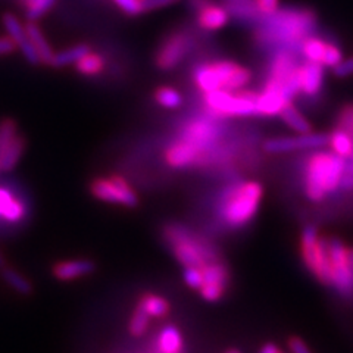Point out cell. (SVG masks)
I'll use <instances>...</instances> for the list:
<instances>
[{
  "instance_id": "obj_22",
  "label": "cell",
  "mask_w": 353,
  "mask_h": 353,
  "mask_svg": "<svg viewBox=\"0 0 353 353\" xmlns=\"http://www.w3.org/2000/svg\"><path fill=\"white\" fill-rule=\"evenodd\" d=\"M183 336L175 325H167L161 330L157 339L158 353H183Z\"/></svg>"
},
{
  "instance_id": "obj_13",
  "label": "cell",
  "mask_w": 353,
  "mask_h": 353,
  "mask_svg": "<svg viewBox=\"0 0 353 353\" xmlns=\"http://www.w3.org/2000/svg\"><path fill=\"white\" fill-rule=\"evenodd\" d=\"M330 136L325 132H305L293 137H274L263 141L262 149L267 153H290L299 150L323 149L328 145Z\"/></svg>"
},
{
  "instance_id": "obj_31",
  "label": "cell",
  "mask_w": 353,
  "mask_h": 353,
  "mask_svg": "<svg viewBox=\"0 0 353 353\" xmlns=\"http://www.w3.org/2000/svg\"><path fill=\"white\" fill-rule=\"evenodd\" d=\"M154 101L158 105L167 108V109H176L183 103V96L179 90L172 87H159L154 92Z\"/></svg>"
},
{
  "instance_id": "obj_42",
  "label": "cell",
  "mask_w": 353,
  "mask_h": 353,
  "mask_svg": "<svg viewBox=\"0 0 353 353\" xmlns=\"http://www.w3.org/2000/svg\"><path fill=\"white\" fill-rule=\"evenodd\" d=\"M17 48L18 44L10 37H0V57H5V54L15 52Z\"/></svg>"
},
{
  "instance_id": "obj_44",
  "label": "cell",
  "mask_w": 353,
  "mask_h": 353,
  "mask_svg": "<svg viewBox=\"0 0 353 353\" xmlns=\"http://www.w3.org/2000/svg\"><path fill=\"white\" fill-rule=\"evenodd\" d=\"M187 2H189V6L194 10H199L201 8H203L205 5H208V3H211V2H214V0H187Z\"/></svg>"
},
{
  "instance_id": "obj_20",
  "label": "cell",
  "mask_w": 353,
  "mask_h": 353,
  "mask_svg": "<svg viewBox=\"0 0 353 353\" xmlns=\"http://www.w3.org/2000/svg\"><path fill=\"white\" fill-rule=\"evenodd\" d=\"M230 19V14L223 5L211 2L196 10L197 26L205 31H216L223 28Z\"/></svg>"
},
{
  "instance_id": "obj_25",
  "label": "cell",
  "mask_w": 353,
  "mask_h": 353,
  "mask_svg": "<svg viewBox=\"0 0 353 353\" xmlns=\"http://www.w3.org/2000/svg\"><path fill=\"white\" fill-rule=\"evenodd\" d=\"M139 306L145 309V312L152 318H163L170 312V303L165 297L154 294V293H146L140 297Z\"/></svg>"
},
{
  "instance_id": "obj_15",
  "label": "cell",
  "mask_w": 353,
  "mask_h": 353,
  "mask_svg": "<svg viewBox=\"0 0 353 353\" xmlns=\"http://www.w3.org/2000/svg\"><path fill=\"white\" fill-rule=\"evenodd\" d=\"M203 284L199 293L206 302H218L225 294L230 283V274L227 265L223 261H216L202 268Z\"/></svg>"
},
{
  "instance_id": "obj_2",
  "label": "cell",
  "mask_w": 353,
  "mask_h": 353,
  "mask_svg": "<svg viewBox=\"0 0 353 353\" xmlns=\"http://www.w3.org/2000/svg\"><path fill=\"white\" fill-rule=\"evenodd\" d=\"M299 61L293 50L272 52L267 80L256 97V112L261 117L280 115L283 108L299 94L297 70Z\"/></svg>"
},
{
  "instance_id": "obj_37",
  "label": "cell",
  "mask_w": 353,
  "mask_h": 353,
  "mask_svg": "<svg viewBox=\"0 0 353 353\" xmlns=\"http://www.w3.org/2000/svg\"><path fill=\"white\" fill-rule=\"evenodd\" d=\"M115 5L130 17H137L143 14L141 0H114Z\"/></svg>"
},
{
  "instance_id": "obj_18",
  "label": "cell",
  "mask_w": 353,
  "mask_h": 353,
  "mask_svg": "<svg viewBox=\"0 0 353 353\" xmlns=\"http://www.w3.org/2000/svg\"><path fill=\"white\" fill-rule=\"evenodd\" d=\"M325 66L316 62L305 61L297 70V81H299V90L307 97L318 96L324 85Z\"/></svg>"
},
{
  "instance_id": "obj_45",
  "label": "cell",
  "mask_w": 353,
  "mask_h": 353,
  "mask_svg": "<svg viewBox=\"0 0 353 353\" xmlns=\"http://www.w3.org/2000/svg\"><path fill=\"white\" fill-rule=\"evenodd\" d=\"M280 352V349L275 346L274 343H267V345H263L262 346V349L259 350V353H279Z\"/></svg>"
},
{
  "instance_id": "obj_8",
  "label": "cell",
  "mask_w": 353,
  "mask_h": 353,
  "mask_svg": "<svg viewBox=\"0 0 353 353\" xmlns=\"http://www.w3.org/2000/svg\"><path fill=\"white\" fill-rule=\"evenodd\" d=\"M301 255L305 267L324 285H331L327 239L321 237L315 225H306L301 236Z\"/></svg>"
},
{
  "instance_id": "obj_7",
  "label": "cell",
  "mask_w": 353,
  "mask_h": 353,
  "mask_svg": "<svg viewBox=\"0 0 353 353\" xmlns=\"http://www.w3.org/2000/svg\"><path fill=\"white\" fill-rule=\"evenodd\" d=\"M258 93L248 90L212 92L203 94V103L209 115L215 118L255 117Z\"/></svg>"
},
{
  "instance_id": "obj_23",
  "label": "cell",
  "mask_w": 353,
  "mask_h": 353,
  "mask_svg": "<svg viewBox=\"0 0 353 353\" xmlns=\"http://www.w3.org/2000/svg\"><path fill=\"white\" fill-rule=\"evenodd\" d=\"M26 30H27V34L31 40V43L34 44L36 50L39 52V57L41 63L44 65H50L53 57H54V52L52 50L50 44L48 43L46 37L41 32L40 27L36 24V21H28L26 24Z\"/></svg>"
},
{
  "instance_id": "obj_10",
  "label": "cell",
  "mask_w": 353,
  "mask_h": 353,
  "mask_svg": "<svg viewBox=\"0 0 353 353\" xmlns=\"http://www.w3.org/2000/svg\"><path fill=\"white\" fill-rule=\"evenodd\" d=\"M92 194L99 201L119 205L125 208H136L139 205V196L132 190L130 183L124 176H101L94 179L90 184Z\"/></svg>"
},
{
  "instance_id": "obj_16",
  "label": "cell",
  "mask_w": 353,
  "mask_h": 353,
  "mask_svg": "<svg viewBox=\"0 0 353 353\" xmlns=\"http://www.w3.org/2000/svg\"><path fill=\"white\" fill-rule=\"evenodd\" d=\"M163 159L165 163L174 170H187L192 167H201L202 153L192 143L179 137L171 141L165 149Z\"/></svg>"
},
{
  "instance_id": "obj_26",
  "label": "cell",
  "mask_w": 353,
  "mask_h": 353,
  "mask_svg": "<svg viewBox=\"0 0 353 353\" xmlns=\"http://www.w3.org/2000/svg\"><path fill=\"white\" fill-rule=\"evenodd\" d=\"M280 118L284 123L289 125L292 130H294L299 134H305V132H311L312 127L307 123L306 118L299 112V109L294 106L293 102L287 103L280 112Z\"/></svg>"
},
{
  "instance_id": "obj_21",
  "label": "cell",
  "mask_w": 353,
  "mask_h": 353,
  "mask_svg": "<svg viewBox=\"0 0 353 353\" xmlns=\"http://www.w3.org/2000/svg\"><path fill=\"white\" fill-rule=\"evenodd\" d=\"M227 12L241 22L259 24L262 15L258 9L256 0H221Z\"/></svg>"
},
{
  "instance_id": "obj_14",
  "label": "cell",
  "mask_w": 353,
  "mask_h": 353,
  "mask_svg": "<svg viewBox=\"0 0 353 353\" xmlns=\"http://www.w3.org/2000/svg\"><path fill=\"white\" fill-rule=\"evenodd\" d=\"M299 50L305 57V61L321 63L325 68L334 70L343 62V52L339 48V44L321 36H309L302 43Z\"/></svg>"
},
{
  "instance_id": "obj_38",
  "label": "cell",
  "mask_w": 353,
  "mask_h": 353,
  "mask_svg": "<svg viewBox=\"0 0 353 353\" xmlns=\"http://www.w3.org/2000/svg\"><path fill=\"white\" fill-rule=\"evenodd\" d=\"M179 2H180V0H141L143 14H145V12H153V10L167 8V6L175 5V3H179Z\"/></svg>"
},
{
  "instance_id": "obj_27",
  "label": "cell",
  "mask_w": 353,
  "mask_h": 353,
  "mask_svg": "<svg viewBox=\"0 0 353 353\" xmlns=\"http://www.w3.org/2000/svg\"><path fill=\"white\" fill-rule=\"evenodd\" d=\"M24 149H26L24 137L17 134L14 137V140L10 141V145L8 146L6 152L2 157V162H0V170H2V172H9L17 167V163L19 162L22 153H24Z\"/></svg>"
},
{
  "instance_id": "obj_46",
  "label": "cell",
  "mask_w": 353,
  "mask_h": 353,
  "mask_svg": "<svg viewBox=\"0 0 353 353\" xmlns=\"http://www.w3.org/2000/svg\"><path fill=\"white\" fill-rule=\"evenodd\" d=\"M6 265V261H5V256H3V253L0 252V270H2L3 267Z\"/></svg>"
},
{
  "instance_id": "obj_49",
  "label": "cell",
  "mask_w": 353,
  "mask_h": 353,
  "mask_svg": "<svg viewBox=\"0 0 353 353\" xmlns=\"http://www.w3.org/2000/svg\"><path fill=\"white\" fill-rule=\"evenodd\" d=\"M350 255H352V263H353V249H350Z\"/></svg>"
},
{
  "instance_id": "obj_4",
  "label": "cell",
  "mask_w": 353,
  "mask_h": 353,
  "mask_svg": "<svg viewBox=\"0 0 353 353\" xmlns=\"http://www.w3.org/2000/svg\"><path fill=\"white\" fill-rule=\"evenodd\" d=\"M346 159L333 150L309 153L302 165V190L311 202H323L341 187Z\"/></svg>"
},
{
  "instance_id": "obj_35",
  "label": "cell",
  "mask_w": 353,
  "mask_h": 353,
  "mask_svg": "<svg viewBox=\"0 0 353 353\" xmlns=\"http://www.w3.org/2000/svg\"><path fill=\"white\" fill-rule=\"evenodd\" d=\"M57 3V0H34L26 6L28 21H37L46 15L49 10Z\"/></svg>"
},
{
  "instance_id": "obj_29",
  "label": "cell",
  "mask_w": 353,
  "mask_h": 353,
  "mask_svg": "<svg viewBox=\"0 0 353 353\" xmlns=\"http://www.w3.org/2000/svg\"><path fill=\"white\" fill-rule=\"evenodd\" d=\"M75 70L79 74L84 77H94L103 72L105 70V59L102 54L94 53V52H88L87 54L75 63Z\"/></svg>"
},
{
  "instance_id": "obj_47",
  "label": "cell",
  "mask_w": 353,
  "mask_h": 353,
  "mask_svg": "<svg viewBox=\"0 0 353 353\" xmlns=\"http://www.w3.org/2000/svg\"><path fill=\"white\" fill-rule=\"evenodd\" d=\"M19 2L22 3V6H27V5H30L31 2H34V0H19Z\"/></svg>"
},
{
  "instance_id": "obj_36",
  "label": "cell",
  "mask_w": 353,
  "mask_h": 353,
  "mask_svg": "<svg viewBox=\"0 0 353 353\" xmlns=\"http://www.w3.org/2000/svg\"><path fill=\"white\" fill-rule=\"evenodd\" d=\"M183 277L185 284L192 287L194 290H199L203 284V272L202 268H197V267H187L183 271Z\"/></svg>"
},
{
  "instance_id": "obj_48",
  "label": "cell",
  "mask_w": 353,
  "mask_h": 353,
  "mask_svg": "<svg viewBox=\"0 0 353 353\" xmlns=\"http://www.w3.org/2000/svg\"><path fill=\"white\" fill-rule=\"evenodd\" d=\"M225 353H241L239 349H230V350H227Z\"/></svg>"
},
{
  "instance_id": "obj_43",
  "label": "cell",
  "mask_w": 353,
  "mask_h": 353,
  "mask_svg": "<svg viewBox=\"0 0 353 353\" xmlns=\"http://www.w3.org/2000/svg\"><path fill=\"white\" fill-rule=\"evenodd\" d=\"M289 347H290L292 353H312L306 346L305 341L299 337H292L289 340Z\"/></svg>"
},
{
  "instance_id": "obj_33",
  "label": "cell",
  "mask_w": 353,
  "mask_h": 353,
  "mask_svg": "<svg viewBox=\"0 0 353 353\" xmlns=\"http://www.w3.org/2000/svg\"><path fill=\"white\" fill-rule=\"evenodd\" d=\"M18 134L17 132V124L12 119H3L0 123V162H2L3 153L6 152L8 146L10 145V141L14 140V137ZM2 172V170H0Z\"/></svg>"
},
{
  "instance_id": "obj_28",
  "label": "cell",
  "mask_w": 353,
  "mask_h": 353,
  "mask_svg": "<svg viewBox=\"0 0 353 353\" xmlns=\"http://www.w3.org/2000/svg\"><path fill=\"white\" fill-rule=\"evenodd\" d=\"M328 136H330L328 145L331 146V150L346 161L353 158V140L346 134L345 131L334 127V130L331 131Z\"/></svg>"
},
{
  "instance_id": "obj_5",
  "label": "cell",
  "mask_w": 353,
  "mask_h": 353,
  "mask_svg": "<svg viewBox=\"0 0 353 353\" xmlns=\"http://www.w3.org/2000/svg\"><path fill=\"white\" fill-rule=\"evenodd\" d=\"M162 236L175 259L183 265V268H203L209 263L221 261L219 253L212 246L211 240L183 224H167L163 227Z\"/></svg>"
},
{
  "instance_id": "obj_39",
  "label": "cell",
  "mask_w": 353,
  "mask_h": 353,
  "mask_svg": "<svg viewBox=\"0 0 353 353\" xmlns=\"http://www.w3.org/2000/svg\"><path fill=\"white\" fill-rule=\"evenodd\" d=\"M259 12L263 17H270L280 9V0H256Z\"/></svg>"
},
{
  "instance_id": "obj_17",
  "label": "cell",
  "mask_w": 353,
  "mask_h": 353,
  "mask_svg": "<svg viewBox=\"0 0 353 353\" xmlns=\"http://www.w3.org/2000/svg\"><path fill=\"white\" fill-rule=\"evenodd\" d=\"M2 21H3V26H5L6 31H8V36L18 44V48L21 49V52L26 57V59L32 65L41 63L39 52L36 50L34 44L31 43V40L27 34L26 27H22L19 19L12 14H5Z\"/></svg>"
},
{
  "instance_id": "obj_6",
  "label": "cell",
  "mask_w": 353,
  "mask_h": 353,
  "mask_svg": "<svg viewBox=\"0 0 353 353\" xmlns=\"http://www.w3.org/2000/svg\"><path fill=\"white\" fill-rule=\"evenodd\" d=\"M192 79L199 92L203 94L219 90L237 92L250 83L252 72L237 62L219 59L197 63L193 68Z\"/></svg>"
},
{
  "instance_id": "obj_12",
  "label": "cell",
  "mask_w": 353,
  "mask_h": 353,
  "mask_svg": "<svg viewBox=\"0 0 353 353\" xmlns=\"http://www.w3.org/2000/svg\"><path fill=\"white\" fill-rule=\"evenodd\" d=\"M30 218V208L24 196L12 190V187L0 185V230L12 231L22 228Z\"/></svg>"
},
{
  "instance_id": "obj_24",
  "label": "cell",
  "mask_w": 353,
  "mask_h": 353,
  "mask_svg": "<svg viewBox=\"0 0 353 353\" xmlns=\"http://www.w3.org/2000/svg\"><path fill=\"white\" fill-rule=\"evenodd\" d=\"M88 52H90V46H88V44H75L72 48L61 50L59 53H54L50 66H53V68H65V66L79 62Z\"/></svg>"
},
{
  "instance_id": "obj_3",
  "label": "cell",
  "mask_w": 353,
  "mask_h": 353,
  "mask_svg": "<svg viewBox=\"0 0 353 353\" xmlns=\"http://www.w3.org/2000/svg\"><path fill=\"white\" fill-rule=\"evenodd\" d=\"M262 196L263 187L255 180H240L225 185L214 203L216 223L227 231L248 227L258 215Z\"/></svg>"
},
{
  "instance_id": "obj_34",
  "label": "cell",
  "mask_w": 353,
  "mask_h": 353,
  "mask_svg": "<svg viewBox=\"0 0 353 353\" xmlns=\"http://www.w3.org/2000/svg\"><path fill=\"white\" fill-rule=\"evenodd\" d=\"M336 128L345 131L353 140V102L346 103L340 108L336 121Z\"/></svg>"
},
{
  "instance_id": "obj_9",
  "label": "cell",
  "mask_w": 353,
  "mask_h": 353,
  "mask_svg": "<svg viewBox=\"0 0 353 353\" xmlns=\"http://www.w3.org/2000/svg\"><path fill=\"white\" fill-rule=\"evenodd\" d=\"M331 287L341 296L353 294V263L350 249L340 239H327Z\"/></svg>"
},
{
  "instance_id": "obj_41",
  "label": "cell",
  "mask_w": 353,
  "mask_h": 353,
  "mask_svg": "<svg viewBox=\"0 0 353 353\" xmlns=\"http://www.w3.org/2000/svg\"><path fill=\"white\" fill-rule=\"evenodd\" d=\"M334 75L339 77V79H345V77L353 75V57L349 59H343V62L336 66Z\"/></svg>"
},
{
  "instance_id": "obj_11",
  "label": "cell",
  "mask_w": 353,
  "mask_h": 353,
  "mask_svg": "<svg viewBox=\"0 0 353 353\" xmlns=\"http://www.w3.org/2000/svg\"><path fill=\"white\" fill-rule=\"evenodd\" d=\"M194 44L196 41L192 32L185 30L174 31L163 39L157 54H154V63L162 71H171L189 57Z\"/></svg>"
},
{
  "instance_id": "obj_40",
  "label": "cell",
  "mask_w": 353,
  "mask_h": 353,
  "mask_svg": "<svg viewBox=\"0 0 353 353\" xmlns=\"http://www.w3.org/2000/svg\"><path fill=\"white\" fill-rule=\"evenodd\" d=\"M340 190L353 192V158L346 161V168L343 174V180H341Z\"/></svg>"
},
{
  "instance_id": "obj_32",
  "label": "cell",
  "mask_w": 353,
  "mask_h": 353,
  "mask_svg": "<svg viewBox=\"0 0 353 353\" xmlns=\"http://www.w3.org/2000/svg\"><path fill=\"white\" fill-rule=\"evenodd\" d=\"M149 323H150V316L145 312V309L137 306L136 311L132 312L130 318V324H128L130 334L132 337H141L148 331Z\"/></svg>"
},
{
  "instance_id": "obj_30",
  "label": "cell",
  "mask_w": 353,
  "mask_h": 353,
  "mask_svg": "<svg viewBox=\"0 0 353 353\" xmlns=\"http://www.w3.org/2000/svg\"><path fill=\"white\" fill-rule=\"evenodd\" d=\"M0 274H2L5 283L8 285L12 287V289L17 293H19V294H30L32 292L31 283L21 272H18L17 270L10 268V267H8V265H5V267L0 270Z\"/></svg>"
},
{
  "instance_id": "obj_19",
  "label": "cell",
  "mask_w": 353,
  "mask_h": 353,
  "mask_svg": "<svg viewBox=\"0 0 353 353\" xmlns=\"http://www.w3.org/2000/svg\"><path fill=\"white\" fill-rule=\"evenodd\" d=\"M94 270L96 263L90 259H71L54 263L52 272L59 281H72L93 274Z\"/></svg>"
},
{
  "instance_id": "obj_1",
  "label": "cell",
  "mask_w": 353,
  "mask_h": 353,
  "mask_svg": "<svg viewBox=\"0 0 353 353\" xmlns=\"http://www.w3.org/2000/svg\"><path fill=\"white\" fill-rule=\"evenodd\" d=\"M318 18L306 8H285L263 17L256 24L255 43L268 52L301 49L302 43L314 34Z\"/></svg>"
}]
</instances>
